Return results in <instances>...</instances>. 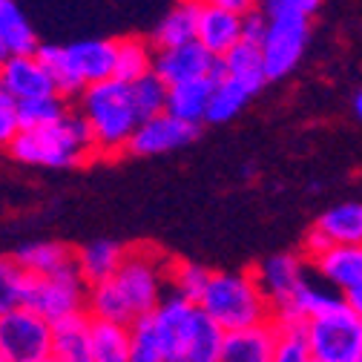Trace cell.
I'll return each mask as SVG.
<instances>
[{
    "label": "cell",
    "mask_w": 362,
    "mask_h": 362,
    "mask_svg": "<svg viewBox=\"0 0 362 362\" xmlns=\"http://www.w3.org/2000/svg\"><path fill=\"white\" fill-rule=\"evenodd\" d=\"M18 164L66 170L101 158L95 135L78 110H69L58 124L40 129H21L6 150Z\"/></svg>",
    "instance_id": "6da1fadb"
},
{
    "label": "cell",
    "mask_w": 362,
    "mask_h": 362,
    "mask_svg": "<svg viewBox=\"0 0 362 362\" xmlns=\"http://www.w3.org/2000/svg\"><path fill=\"white\" fill-rule=\"evenodd\" d=\"M199 308L224 334L256 328L274 320V310H270V302L264 299L253 270H213Z\"/></svg>",
    "instance_id": "7a4b0ae2"
},
{
    "label": "cell",
    "mask_w": 362,
    "mask_h": 362,
    "mask_svg": "<svg viewBox=\"0 0 362 362\" xmlns=\"http://www.w3.org/2000/svg\"><path fill=\"white\" fill-rule=\"evenodd\" d=\"M78 112L93 129L101 158H115L118 153H127L129 139L141 124V115L129 95V83H121L115 78L86 86L78 98Z\"/></svg>",
    "instance_id": "3957f363"
},
{
    "label": "cell",
    "mask_w": 362,
    "mask_h": 362,
    "mask_svg": "<svg viewBox=\"0 0 362 362\" xmlns=\"http://www.w3.org/2000/svg\"><path fill=\"white\" fill-rule=\"evenodd\" d=\"M170 262H173V256H167L164 250H158L153 245L127 247V259L115 276V285L132 305L135 316H150L167 296Z\"/></svg>",
    "instance_id": "277c9868"
},
{
    "label": "cell",
    "mask_w": 362,
    "mask_h": 362,
    "mask_svg": "<svg viewBox=\"0 0 362 362\" xmlns=\"http://www.w3.org/2000/svg\"><path fill=\"white\" fill-rule=\"evenodd\" d=\"M89 285L81 279L78 267H66L55 276H29L23 291V308L35 310L47 322H64L69 316L86 313Z\"/></svg>",
    "instance_id": "5b68a950"
},
{
    "label": "cell",
    "mask_w": 362,
    "mask_h": 362,
    "mask_svg": "<svg viewBox=\"0 0 362 362\" xmlns=\"http://www.w3.org/2000/svg\"><path fill=\"white\" fill-rule=\"evenodd\" d=\"M308 342L316 362L362 359V320L351 310L348 299L308 322Z\"/></svg>",
    "instance_id": "8992f818"
},
{
    "label": "cell",
    "mask_w": 362,
    "mask_h": 362,
    "mask_svg": "<svg viewBox=\"0 0 362 362\" xmlns=\"http://www.w3.org/2000/svg\"><path fill=\"white\" fill-rule=\"evenodd\" d=\"M52 322L29 308H15L0 316V356L6 362H47L52 359Z\"/></svg>",
    "instance_id": "52a82bcc"
},
{
    "label": "cell",
    "mask_w": 362,
    "mask_h": 362,
    "mask_svg": "<svg viewBox=\"0 0 362 362\" xmlns=\"http://www.w3.org/2000/svg\"><path fill=\"white\" fill-rule=\"evenodd\" d=\"M253 276L270 302V310H282L288 308L299 291L310 282V262L299 253H276L267 256L253 267Z\"/></svg>",
    "instance_id": "ba28073f"
},
{
    "label": "cell",
    "mask_w": 362,
    "mask_h": 362,
    "mask_svg": "<svg viewBox=\"0 0 362 362\" xmlns=\"http://www.w3.org/2000/svg\"><path fill=\"white\" fill-rule=\"evenodd\" d=\"M310 40V21L305 18H276L267 23V35L262 40V58L267 69V81H279L296 69Z\"/></svg>",
    "instance_id": "9c48e42d"
},
{
    "label": "cell",
    "mask_w": 362,
    "mask_h": 362,
    "mask_svg": "<svg viewBox=\"0 0 362 362\" xmlns=\"http://www.w3.org/2000/svg\"><path fill=\"white\" fill-rule=\"evenodd\" d=\"M150 316L156 322V331H158L167 362H181V356H185V351H187V342L196 331L199 316H202V308L196 302L175 296V293H167Z\"/></svg>",
    "instance_id": "30bf717a"
},
{
    "label": "cell",
    "mask_w": 362,
    "mask_h": 362,
    "mask_svg": "<svg viewBox=\"0 0 362 362\" xmlns=\"http://www.w3.org/2000/svg\"><path fill=\"white\" fill-rule=\"evenodd\" d=\"M196 135H199L196 124H187L170 112H161V115L139 124V129H135V135L129 139L127 153L141 156V158L144 156H164V153L187 147L190 141H196Z\"/></svg>",
    "instance_id": "8fae6325"
},
{
    "label": "cell",
    "mask_w": 362,
    "mask_h": 362,
    "mask_svg": "<svg viewBox=\"0 0 362 362\" xmlns=\"http://www.w3.org/2000/svg\"><path fill=\"white\" fill-rule=\"evenodd\" d=\"M167 86H178L187 81H202L218 75V58L210 55L199 40L185 43V47L158 49L156 52V69H153Z\"/></svg>",
    "instance_id": "7c38bea8"
},
{
    "label": "cell",
    "mask_w": 362,
    "mask_h": 362,
    "mask_svg": "<svg viewBox=\"0 0 362 362\" xmlns=\"http://www.w3.org/2000/svg\"><path fill=\"white\" fill-rule=\"evenodd\" d=\"M310 270L322 285L348 296L362 285V245H334L310 259Z\"/></svg>",
    "instance_id": "4fadbf2b"
},
{
    "label": "cell",
    "mask_w": 362,
    "mask_h": 362,
    "mask_svg": "<svg viewBox=\"0 0 362 362\" xmlns=\"http://www.w3.org/2000/svg\"><path fill=\"white\" fill-rule=\"evenodd\" d=\"M0 89L21 101H32V98H43V95H58L55 86L49 81V72L43 69V64L37 61V55H12L6 58V64L0 66Z\"/></svg>",
    "instance_id": "5bb4252c"
},
{
    "label": "cell",
    "mask_w": 362,
    "mask_h": 362,
    "mask_svg": "<svg viewBox=\"0 0 362 362\" xmlns=\"http://www.w3.org/2000/svg\"><path fill=\"white\" fill-rule=\"evenodd\" d=\"M66 52L72 58V66L78 78L86 86H95L115 78V55H118V40L110 37H83L75 43H66Z\"/></svg>",
    "instance_id": "9a60e30c"
},
{
    "label": "cell",
    "mask_w": 362,
    "mask_h": 362,
    "mask_svg": "<svg viewBox=\"0 0 362 362\" xmlns=\"http://www.w3.org/2000/svg\"><path fill=\"white\" fill-rule=\"evenodd\" d=\"M196 40L210 55H216L221 61L230 49H236L245 40V18H239L233 12H224V9L204 0L202 15H199V37Z\"/></svg>",
    "instance_id": "2e32d148"
},
{
    "label": "cell",
    "mask_w": 362,
    "mask_h": 362,
    "mask_svg": "<svg viewBox=\"0 0 362 362\" xmlns=\"http://www.w3.org/2000/svg\"><path fill=\"white\" fill-rule=\"evenodd\" d=\"M124 259H127V247L118 242H110V239L89 242L75 250V267L89 288L112 282L118 276Z\"/></svg>",
    "instance_id": "e0dca14e"
},
{
    "label": "cell",
    "mask_w": 362,
    "mask_h": 362,
    "mask_svg": "<svg viewBox=\"0 0 362 362\" xmlns=\"http://www.w3.org/2000/svg\"><path fill=\"white\" fill-rule=\"evenodd\" d=\"M276 339L279 337H276L274 320L264 325H256V328L233 331L224 337L221 362H274Z\"/></svg>",
    "instance_id": "ac0fdd59"
},
{
    "label": "cell",
    "mask_w": 362,
    "mask_h": 362,
    "mask_svg": "<svg viewBox=\"0 0 362 362\" xmlns=\"http://www.w3.org/2000/svg\"><path fill=\"white\" fill-rule=\"evenodd\" d=\"M204 0H178V4L161 18V23L153 32V47L156 49H173L185 47L199 37V15H202Z\"/></svg>",
    "instance_id": "d6986e66"
},
{
    "label": "cell",
    "mask_w": 362,
    "mask_h": 362,
    "mask_svg": "<svg viewBox=\"0 0 362 362\" xmlns=\"http://www.w3.org/2000/svg\"><path fill=\"white\" fill-rule=\"evenodd\" d=\"M221 72V69H218ZM218 75L213 78H202V81H187V83H178L170 86V95H167V112L202 127L207 121V110H210V98H213V89H216Z\"/></svg>",
    "instance_id": "ffe728a7"
},
{
    "label": "cell",
    "mask_w": 362,
    "mask_h": 362,
    "mask_svg": "<svg viewBox=\"0 0 362 362\" xmlns=\"http://www.w3.org/2000/svg\"><path fill=\"white\" fill-rule=\"evenodd\" d=\"M52 356L58 362H93V320L86 313L52 325Z\"/></svg>",
    "instance_id": "44dd1931"
},
{
    "label": "cell",
    "mask_w": 362,
    "mask_h": 362,
    "mask_svg": "<svg viewBox=\"0 0 362 362\" xmlns=\"http://www.w3.org/2000/svg\"><path fill=\"white\" fill-rule=\"evenodd\" d=\"M15 262L26 276H55L75 264V250L64 242H32L15 250Z\"/></svg>",
    "instance_id": "7402d4cb"
},
{
    "label": "cell",
    "mask_w": 362,
    "mask_h": 362,
    "mask_svg": "<svg viewBox=\"0 0 362 362\" xmlns=\"http://www.w3.org/2000/svg\"><path fill=\"white\" fill-rule=\"evenodd\" d=\"M218 69L224 78H230L236 83H242L245 89L256 95L259 89L267 83V69H264V58H262V47L256 43L242 40L236 49H230L218 61Z\"/></svg>",
    "instance_id": "603a6c76"
},
{
    "label": "cell",
    "mask_w": 362,
    "mask_h": 362,
    "mask_svg": "<svg viewBox=\"0 0 362 362\" xmlns=\"http://www.w3.org/2000/svg\"><path fill=\"white\" fill-rule=\"evenodd\" d=\"M331 245H362V202H342L328 207L313 221Z\"/></svg>",
    "instance_id": "cb8c5ba5"
},
{
    "label": "cell",
    "mask_w": 362,
    "mask_h": 362,
    "mask_svg": "<svg viewBox=\"0 0 362 362\" xmlns=\"http://www.w3.org/2000/svg\"><path fill=\"white\" fill-rule=\"evenodd\" d=\"M0 43L12 55H37V35L15 0H0Z\"/></svg>",
    "instance_id": "d4e9b609"
},
{
    "label": "cell",
    "mask_w": 362,
    "mask_h": 362,
    "mask_svg": "<svg viewBox=\"0 0 362 362\" xmlns=\"http://www.w3.org/2000/svg\"><path fill=\"white\" fill-rule=\"evenodd\" d=\"M156 47L153 40L139 37V35H127L118 37V55H115V81L121 83H135L144 75L156 69Z\"/></svg>",
    "instance_id": "484cf974"
},
{
    "label": "cell",
    "mask_w": 362,
    "mask_h": 362,
    "mask_svg": "<svg viewBox=\"0 0 362 362\" xmlns=\"http://www.w3.org/2000/svg\"><path fill=\"white\" fill-rule=\"evenodd\" d=\"M86 316L95 322H110V325H132L139 316H135L132 305L127 302V296L121 293V288L112 282H104V285H95L89 288V296H86Z\"/></svg>",
    "instance_id": "4316f807"
},
{
    "label": "cell",
    "mask_w": 362,
    "mask_h": 362,
    "mask_svg": "<svg viewBox=\"0 0 362 362\" xmlns=\"http://www.w3.org/2000/svg\"><path fill=\"white\" fill-rule=\"evenodd\" d=\"M37 61L43 64V69L49 72V81H52L55 93H58L61 98H66V101H78V98H81V93L86 89V83L78 78L66 47H55V43H40Z\"/></svg>",
    "instance_id": "83f0119b"
},
{
    "label": "cell",
    "mask_w": 362,
    "mask_h": 362,
    "mask_svg": "<svg viewBox=\"0 0 362 362\" xmlns=\"http://www.w3.org/2000/svg\"><path fill=\"white\" fill-rule=\"evenodd\" d=\"M213 270H207L199 262H185V259H173L170 262V274H167V293H175L187 302H202L207 285H210Z\"/></svg>",
    "instance_id": "f1b7e54d"
},
{
    "label": "cell",
    "mask_w": 362,
    "mask_h": 362,
    "mask_svg": "<svg viewBox=\"0 0 362 362\" xmlns=\"http://www.w3.org/2000/svg\"><path fill=\"white\" fill-rule=\"evenodd\" d=\"M250 98H253L250 89H245L242 83L224 78V75L218 72L213 98H210V110H207V124H224V121L236 118V115L247 107Z\"/></svg>",
    "instance_id": "f546056e"
},
{
    "label": "cell",
    "mask_w": 362,
    "mask_h": 362,
    "mask_svg": "<svg viewBox=\"0 0 362 362\" xmlns=\"http://www.w3.org/2000/svg\"><path fill=\"white\" fill-rule=\"evenodd\" d=\"M224 334L210 316L202 310L196 331L187 342V351L181 356V362H221V351H224Z\"/></svg>",
    "instance_id": "4dcf8cb0"
},
{
    "label": "cell",
    "mask_w": 362,
    "mask_h": 362,
    "mask_svg": "<svg viewBox=\"0 0 362 362\" xmlns=\"http://www.w3.org/2000/svg\"><path fill=\"white\" fill-rule=\"evenodd\" d=\"M93 362H129V328L93 320Z\"/></svg>",
    "instance_id": "1f68e13d"
},
{
    "label": "cell",
    "mask_w": 362,
    "mask_h": 362,
    "mask_svg": "<svg viewBox=\"0 0 362 362\" xmlns=\"http://www.w3.org/2000/svg\"><path fill=\"white\" fill-rule=\"evenodd\" d=\"M129 95H132V104H135V110H139L141 121H147V118H156V115L167 112L170 86H167L156 72H150V75H144L141 81L129 83Z\"/></svg>",
    "instance_id": "d6a6232c"
},
{
    "label": "cell",
    "mask_w": 362,
    "mask_h": 362,
    "mask_svg": "<svg viewBox=\"0 0 362 362\" xmlns=\"http://www.w3.org/2000/svg\"><path fill=\"white\" fill-rule=\"evenodd\" d=\"M129 362H167L153 316H139L129 325Z\"/></svg>",
    "instance_id": "836d02e7"
},
{
    "label": "cell",
    "mask_w": 362,
    "mask_h": 362,
    "mask_svg": "<svg viewBox=\"0 0 362 362\" xmlns=\"http://www.w3.org/2000/svg\"><path fill=\"white\" fill-rule=\"evenodd\" d=\"M21 124L23 129H40V127H52L69 112V101L61 95H43L32 101H21Z\"/></svg>",
    "instance_id": "e575fe53"
},
{
    "label": "cell",
    "mask_w": 362,
    "mask_h": 362,
    "mask_svg": "<svg viewBox=\"0 0 362 362\" xmlns=\"http://www.w3.org/2000/svg\"><path fill=\"white\" fill-rule=\"evenodd\" d=\"M26 279V270L15 262V256H0V316L23 305Z\"/></svg>",
    "instance_id": "d590c367"
},
{
    "label": "cell",
    "mask_w": 362,
    "mask_h": 362,
    "mask_svg": "<svg viewBox=\"0 0 362 362\" xmlns=\"http://www.w3.org/2000/svg\"><path fill=\"white\" fill-rule=\"evenodd\" d=\"M276 337L274 362H316L308 342V325H276Z\"/></svg>",
    "instance_id": "8d00e7d4"
},
{
    "label": "cell",
    "mask_w": 362,
    "mask_h": 362,
    "mask_svg": "<svg viewBox=\"0 0 362 362\" xmlns=\"http://www.w3.org/2000/svg\"><path fill=\"white\" fill-rule=\"evenodd\" d=\"M322 0H259V9L267 15V21L276 18H305L310 21L320 12Z\"/></svg>",
    "instance_id": "74e56055"
},
{
    "label": "cell",
    "mask_w": 362,
    "mask_h": 362,
    "mask_svg": "<svg viewBox=\"0 0 362 362\" xmlns=\"http://www.w3.org/2000/svg\"><path fill=\"white\" fill-rule=\"evenodd\" d=\"M23 129L21 124V110H18V101L9 98L4 89H0V147L9 150V144L18 139V132Z\"/></svg>",
    "instance_id": "f35d334b"
},
{
    "label": "cell",
    "mask_w": 362,
    "mask_h": 362,
    "mask_svg": "<svg viewBox=\"0 0 362 362\" xmlns=\"http://www.w3.org/2000/svg\"><path fill=\"white\" fill-rule=\"evenodd\" d=\"M267 15L262 12V9H256V12H250L247 18H245V40L247 43H256V47H262V40H264V35H267Z\"/></svg>",
    "instance_id": "ab89813d"
},
{
    "label": "cell",
    "mask_w": 362,
    "mask_h": 362,
    "mask_svg": "<svg viewBox=\"0 0 362 362\" xmlns=\"http://www.w3.org/2000/svg\"><path fill=\"white\" fill-rule=\"evenodd\" d=\"M207 4H213V6H218L224 12H233L239 18H247L250 12L259 9V0H207Z\"/></svg>",
    "instance_id": "60d3db41"
},
{
    "label": "cell",
    "mask_w": 362,
    "mask_h": 362,
    "mask_svg": "<svg viewBox=\"0 0 362 362\" xmlns=\"http://www.w3.org/2000/svg\"><path fill=\"white\" fill-rule=\"evenodd\" d=\"M345 299H348V305H351V310H354V313L359 316V320H362V285H359L356 291H351V293H348Z\"/></svg>",
    "instance_id": "b9f144b4"
},
{
    "label": "cell",
    "mask_w": 362,
    "mask_h": 362,
    "mask_svg": "<svg viewBox=\"0 0 362 362\" xmlns=\"http://www.w3.org/2000/svg\"><path fill=\"white\" fill-rule=\"evenodd\" d=\"M354 112H356V118L362 121V86L356 89V95H354Z\"/></svg>",
    "instance_id": "7bdbcfd3"
},
{
    "label": "cell",
    "mask_w": 362,
    "mask_h": 362,
    "mask_svg": "<svg viewBox=\"0 0 362 362\" xmlns=\"http://www.w3.org/2000/svg\"><path fill=\"white\" fill-rule=\"evenodd\" d=\"M6 58H9V52L4 49V43H0V66H4V64H6Z\"/></svg>",
    "instance_id": "ee69618b"
},
{
    "label": "cell",
    "mask_w": 362,
    "mask_h": 362,
    "mask_svg": "<svg viewBox=\"0 0 362 362\" xmlns=\"http://www.w3.org/2000/svg\"><path fill=\"white\" fill-rule=\"evenodd\" d=\"M47 362H58V359H55V356H52V359H47Z\"/></svg>",
    "instance_id": "f6af8a7d"
},
{
    "label": "cell",
    "mask_w": 362,
    "mask_h": 362,
    "mask_svg": "<svg viewBox=\"0 0 362 362\" xmlns=\"http://www.w3.org/2000/svg\"><path fill=\"white\" fill-rule=\"evenodd\" d=\"M0 362H6V359H4V356H0Z\"/></svg>",
    "instance_id": "bcb514c9"
},
{
    "label": "cell",
    "mask_w": 362,
    "mask_h": 362,
    "mask_svg": "<svg viewBox=\"0 0 362 362\" xmlns=\"http://www.w3.org/2000/svg\"><path fill=\"white\" fill-rule=\"evenodd\" d=\"M356 362H362V359H356Z\"/></svg>",
    "instance_id": "7dc6e473"
}]
</instances>
